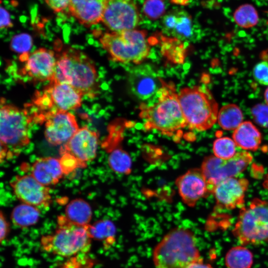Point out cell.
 Returning a JSON list of instances; mask_svg holds the SVG:
<instances>
[{"label": "cell", "instance_id": "1", "mask_svg": "<svg viewBox=\"0 0 268 268\" xmlns=\"http://www.w3.org/2000/svg\"><path fill=\"white\" fill-rule=\"evenodd\" d=\"M157 93L158 100L154 104L140 106L139 116L145 121V129L171 135L187 127L175 85L161 79V86Z\"/></svg>", "mask_w": 268, "mask_h": 268}, {"label": "cell", "instance_id": "2", "mask_svg": "<svg viewBox=\"0 0 268 268\" xmlns=\"http://www.w3.org/2000/svg\"><path fill=\"white\" fill-rule=\"evenodd\" d=\"M50 82L69 84L90 98L94 97L98 90V74L93 63L85 54L72 48L64 51L57 59Z\"/></svg>", "mask_w": 268, "mask_h": 268}, {"label": "cell", "instance_id": "3", "mask_svg": "<svg viewBox=\"0 0 268 268\" xmlns=\"http://www.w3.org/2000/svg\"><path fill=\"white\" fill-rule=\"evenodd\" d=\"M200 258L194 233L184 228H174L169 232L153 252L156 268H187Z\"/></svg>", "mask_w": 268, "mask_h": 268}, {"label": "cell", "instance_id": "4", "mask_svg": "<svg viewBox=\"0 0 268 268\" xmlns=\"http://www.w3.org/2000/svg\"><path fill=\"white\" fill-rule=\"evenodd\" d=\"M178 98L187 127L197 131L207 130L217 121L218 104L204 85L182 89Z\"/></svg>", "mask_w": 268, "mask_h": 268}, {"label": "cell", "instance_id": "5", "mask_svg": "<svg viewBox=\"0 0 268 268\" xmlns=\"http://www.w3.org/2000/svg\"><path fill=\"white\" fill-rule=\"evenodd\" d=\"M146 36L145 30L132 29L121 32L105 33L99 41L113 61L139 64L150 52Z\"/></svg>", "mask_w": 268, "mask_h": 268}, {"label": "cell", "instance_id": "6", "mask_svg": "<svg viewBox=\"0 0 268 268\" xmlns=\"http://www.w3.org/2000/svg\"><path fill=\"white\" fill-rule=\"evenodd\" d=\"M91 240L88 225L81 226L74 224L65 215H61L58 218V227L55 232L43 236L41 243L44 251L68 257L87 251Z\"/></svg>", "mask_w": 268, "mask_h": 268}, {"label": "cell", "instance_id": "7", "mask_svg": "<svg viewBox=\"0 0 268 268\" xmlns=\"http://www.w3.org/2000/svg\"><path fill=\"white\" fill-rule=\"evenodd\" d=\"M232 233L242 245L268 242V201L256 198L241 208Z\"/></svg>", "mask_w": 268, "mask_h": 268}, {"label": "cell", "instance_id": "8", "mask_svg": "<svg viewBox=\"0 0 268 268\" xmlns=\"http://www.w3.org/2000/svg\"><path fill=\"white\" fill-rule=\"evenodd\" d=\"M0 116V160L10 155L9 148L18 149L29 141V125L32 117L27 111L1 99Z\"/></svg>", "mask_w": 268, "mask_h": 268}, {"label": "cell", "instance_id": "9", "mask_svg": "<svg viewBox=\"0 0 268 268\" xmlns=\"http://www.w3.org/2000/svg\"><path fill=\"white\" fill-rule=\"evenodd\" d=\"M83 96L69 84L50 82L43 91L35 96L33 103L38 112L34 117L40 122L49 114L77 109L81 104Z\"/></svg>", "mask_w": 268, "mask_h": 268}, {"label": "cell", "instance_id": "10", "mask_svg": "<svg viewBox=\"0 0 268 268\" xmlns=\"http://www.w3.org/2000/svg\"><path fill=\"white\" fill-rule=\"evenodd\" d=\"M253 160V156L248 151L238 152L231 158L222 159L214 155L205 157L201 169L206 179L208 190L212 194L214 187L228 178L236 177L242 173Z\"/></svg>", "mask_w": 268, "mask_h": 268}, {"label": "cell", "instance_id": "11", "mask_svg": "<svg viewBox=\"0 0 268 268\" xmlns=\"http://www.w3.org/2000/svg\"><path fill=\"white\" fill-rule=\"evenodd\" d=\"M140 20L139 13L133 0H108L102 22L112 32L134 29Z\"/></svg>", "mask_w": 268, "mask_h": 268}, {"label": "cell", "instance_id": "12", "mask_svg": "<svg viewBox=\"0 0 268 268\" xmlns=\"http://www.w3.org/2000/svg\"><path fill=\"white\" fill-rule=\"evenodd\" d=\"M20 59L24 63L21 70L24 75L38 82L52 79L57 60L53 51L40 48L30 54H22Z\"/></svg>", "mask_w": 268, "mask_h": 268}, {"label": "cell", "instance_id": "13", "mask_svg": "<svg viewBox=\"0 0 268 268\" xmlns=\"http://www.w3.org/2000/svg\"><path fill=\"white\" fill-rule=\"evenodd\" d=\"M43 121L45 122V138L54 145L66 143L79 129L75 117L68 111L49 114Z\"/></svg>", "mask_w": 268, "mask_h": 268}, {"label": "cell", "instance_id": "14", "mask_svg": "<svg viewBox=\"0 0 268 268\" xmlns=\"http://www.w3.org/2000/svg\"><path fill=\"white\" fill-rule=\"evenodd\" d=\"M98 140V135L96 132L86 126L83 127L62 146L60 153L71 154L78 160L83 168L86 166L87 162L96 157Z\"/></svg>", "mask_w": 268, "mask_h": 268}, {"label": "cell", "instance_id": "15", "mask_svg": "<svg viewBox=\"0 0 268 268\" xmlns=\"http://www.w3.org/2000/svg\"><path fill=\"white\" fill-rule=\"evenodd\" d=\"M16 197L23 203L36 207H47L51 202L50 189L32 175L17 176L11 183Z\"/></svg>", "mask_w": 268, "mask_h": 268}, {"label": "cell", "instance_id": "16", "mask_svg": "<svg viewBox=\"0 0 268 268\" xmlns=\"http://www.w3.org/2000/svg\"><path fill=\"white\" fill-rule=\"evenodd\" d=\"M249 181L245 178L232 177L219 183L213 191L218 205L231 210L244 206Z\"/></svg>", "mask_w": 268, "mask_h": 268}, {"label": "cell", "instance_id": "17", "mask_svg": "<svg viewBox=\"0 0 268 268\" xmlns=\"http://www.w3.org/2000/svg\"><path fill=\"white\" fill-rule=\"evenodd\" d=\"M175 184L182 201L189 206H195L199 200L209 194L201 168L189 170L176 179Z\"/></svg>", "mask_w": 268, "mask_h": 268}, {"label": "cell", "instance_id": "18", "mask_svg": "<svg viewBox=\"0 0 268 268\" xmlns=\"http://www.w3.org/2000/svg\"><path fill=\"white\" fill-rule=\"evenodd\" d=\"M129 82L132 92L142 100L157 93L161 86V78L147 66L135 68L130 74Z\"/></svg>", "mask_w": 268, "mask_h": 268}, {"label": "cell", "instance_id": "19", "mask_svg": "<svg viewBox=\"0 0 268 268\" xmlns=\"http://www.w3.org/2000/svg\"><path fill=\"white\" fill-rule=\"evenodd\" d=\"M108 0H75L71 1L68 10L81 24L86 27L102 21Z\"/></svg>", "mask_w": 268, "mask_h": 268}, {"label": "cell", "instance_id": "20", "mask_svg": "<svg viewBox=\"0 0 268 268\" xmlns=\"http://www.w3.org/2000/svg\"><path fill=\"white\" fill-rule=\"evenodd\" d=\"M31 175L45 186L55 185L64 174L59 159L46 157L38 159L33 164Z\"/></svg>", "mask_w": 268, "mask_h": 268}, {"label": "cell", "instance_id": "21", "mask_svg": "<svg viewBox=\"0 0 268 268\" xmlns=\"http://www.w3.org/2000/svg\"><path fill=\"white\" fill-rule=\"evenodd\" d=\"M232 138L236 145L241 148L255 151L261 143L262 134L252 123L245 121L234 131Z\"/></svg>", "mask_w": 268, "mask_h": 268}, {"label": "cell", "instance_id": "22", "mask_svg": "<svg viewBox=\"0 0 268 268\" xmlns=\"http://www.w3.org/2000/svg\"><path fill=\"white\" fill-rule=\"evenodd\" d=\"M66 217L74 224L86 226L89 225L92 212L90 205L85 200L76 199L67 205Z\"/></svg>", "mask_w": 268, "mask_h": 268}, {"label": "cell", "instance_id": "23", "mask_svg": "<svg viewBox=\"0 0 268 268\" xmlns=\"http://www.w3.org/2000/svg\"><path fill=\"white\" fill-rule=\"evenodd\" d=\"M40 211L33 205L23 203L16 205L11 215L14 225L20 228H26L35 224L39 220Z\"/></svg>", "mask_w": 268, "mask_h": 268}, {"label": "cell", "instance_id": "24", "mask_svg": "<svg viewBox=\"0 0 268 268\" xmlns=\"http://www.w3.org/2000/svg\"><path fill=\"white\" fill-rule=\"evenodd\" d=\"M243 113L236 104L225 105L218 111V123L225 130L234 131L243 122Z\"/></svg>", "mask_w": 268, "mask_h": 268}, {"label": "cell", "instance_id": "25", "mask_svg": "<svg viewBox=\"0 0 268 268\" xmlns=\"http://www.w3.org/2000/svg\"><path fill=\"white\" fill-rule=\"evenodd\" d=\"M225 261L227 268H251L253 255L244 246H238L228 251Z\"/></svg>", "mask_w": 268, "mask_h": 268}, {"label": "cell", "instance_id": "26", "mask_svg": "<svg viewBox=\"0 0 268 268\" xmlns=\"http://www.w3.org/2000/svg\"><path fill=\"white\" fill-rule=\"evenodd\" d=\"M233 17L237 25L243 28L254 27L259 21L257 9L250 3L243 4L238 7L234 11Z\"/></svg>", "mask_w": 268, "mask_h": 268}, {"label": "cell", "instance_id": "27", "mask_svg": "<svg viewBox=\"0 0 268 268\" xmlns=\"http://www.w3.org/2000/svg\"><path fill=\"white\" fill-rule=\"evenodd\" d=\"M88 231L91 239L111 244L115 234V227L111 221L102 220L88 225Z\"/></svg>", "mask_w": 268, "mask_h": 268}, {"label": "cell", "instance_id": "28", "mask_svg": "<svg viewBox=\"0 0 268 268\" xmlns=\"http://www.w3.org/2000/svg\"><path fill=\"white\" fill-rule=\"evenodd\" d=\"M129 154L124 150L117 148L111 152L108 158V163L115 172L128 174L131 171L132 161Z\"/></svg>", "mask_w": 268, "mask_h": 268}, {"label": "cell", "instance_id": "29", "mask_svg": "<svg viewBox=\"0 0 268 268\" xmlns=\"http://www.w3.org/2000/svg\"><path fill=\"white\" fill-rule=\"evenodd\" d=\"M236 144L233 138L224 136L217 138L213 144L214 155L222 159H229L237 153Z\"/></svg>", "mask_w": 268, "mask_h": 268}, {"label": "cell", "instance_id": "30", "mask_svg": "<svg viewBox=\"0 0 268 268\" xmlns=\"http://www.w3.org/2000/svg\"><path fill=\"white\" fill-rule=\"evenodd\" d=\"M176 21L175 32L184 37H189L192 34V23L191 16L184 11L176 13Z\"/></svg>", "mask_w": 268, "mask_h": 268}, {"label": "cell", "instance_id": "31", "mask_svg": "<svg viewBox=\"0 0 268 268\" xmlns=\"http://www.w3.org/2000/svg\"><path fill=\"white\" fill-rule=\"evenodd\" d=\"M165 10L164 0H145L143 4L144 13L151 19L160 17Z\"/></svg>", "mask_w": 268, "mask_h": 268}, {"label": "cell", "instance_id": "32", "mask_svg": "<svg viewBox=\"0 0 268 268\" xmlns=\"http://www.w3.org/2000/svg\"><path fill=\"white\" fill-rule=\"evenodd\" d=\"M32 45V40L28 35H18L14 37L11 42V49L22 54L28 53Z\"/></svg>", "mask_w": 268, "mask_h": 268}, {"label": "cell", "instance_id": "33", "mask_svg": "<svg viewBox=\"0 0 268 268\" xmlns=\"http://www.w3.org/2000/svg\"><path fill=\"white\" fill-rule=\"evenodd\" d=\"M252 115L255 123L263 128H268V106L259 104L252 109Z\"/></svg>", "mask_w": 268, "mask_h": 268}, {"label": "cell", "instance_id": "34", "mask_svg": "<svg viewBox=\"0 0 268 268\" xmlns=\"http://www.w3.org/2000/svg\"><path fill=\"white\" fill-rule=\"evenodd\" d=\"M61 155L59 160L64 174H68L77 168H83L78 160L71 154L64 153Z\"/></svg>", "mask_w": 268, "mask_h": 268}, {"label": "cell", "instance_id": "35", "mask_svg": "<svg viewBox=\"0 0 268 268\" xmlns=\"http://www.w3.org/2000/svg\"><path fill=\"white\" fill-rule=\"evenodd\" d=\"M253 75L259 83L268 85V61H263L256 64L253 68Z\"/></svg>", "mask_w": 268, "mask_h": 268}, {"label": "cell", "instance_id": "36", "mask_svg": "<svg viewBox=\"0 0 268 268\" xmlns=\"http://www.w3.org/2000/svg\"><path fill=\"white\" fill-rule=\"evenodd\" d=\"M47 5L55 12H61L68 8L71 0H44Z\"/></svg>", "mask_w": 268, "mask_h": 268}, {"label": "cell", "instance_id": "37", "mask_svg": "<svg viewBox=\"0 0 268 268\" xmlns=\"http://www.w3.org/2000/svg\"><path fill=\"white\" fill-rule=\"evenodd\" d=\"M0 241L2 242L6 237L8 232V224L2 212H0Z\"/></svg>", "mask_w": 268, "mask_h": 268}, {"label": "cell", "instance_id": "38", "mask_svg": "<svg viewBox=\"0 0 268 268\" xmlns=\"http://www.w3.org/2000/svg\"><path fill=\"white\" fill-rule=\"evenodd\" d=\"M176 21V13L169 14L164 17L163 23L167 29L173 30L175 26Z\"/></svg>", "mask_w": 268, "mask_h": 268}, {"label": "cell", "instance_id": "39", "mask_svg": "<svg viewBox=\"0 0 268 268\" xmlns=\"http://www.w3.org/2000/svg\"><path fill=\"white\" fill-rule=\"evenodd\" d=\"M12 23L10 21L9 14L7 13L5 9H3L1 8V24L0 27L7 28L11 27Z\"/></svg>", "mask_w": 268, "mask_h": 268}, {"label": "cell", "instance_id": "40", "mask_svg": "<svg viewBox=\"0 0 268 268\" xmlns=\"http://www.w3.org/2000/svg\"><path fill=\"white\" fill-rule=\"evenodd\" d=\"M187 268H213L209 264L204 262L201 258L190 264Z\"/></svg>", "mask_w": 268, "mask_h": 268}, {"label": "cell", "instance_id": "41", "mask_svg": "<svg viewBox=\"0 0 268 268\" xmlns=\"http://www.w3.org/2000/svg\"><path fill=\"white\" fill-rule=\"evenodd\" d=\"M263 186L264 188L268 191V172L265 177L264 182L263 183Z\"/></svg>", "mask_w": 268, "mask_h": 268}, {"label": "cell", "instance_id": "42", "mask_svg": "<svg viewBox=\"0 0 268 268\" xmlns=\"http://www.w3.org/2000/svg\"><path fill=\"white\" fill-rule=\"evenodd\" d=\"M189 0H172L173 2L178 4H184L186 3Z\"/></svg>", "mask_w": 268, "mask_h": 268}, {"label": "cell", "instance_id": "43", "mask_svg": "<svg viewBox=\"0 0 268 268\" xmlns=\"http://www.w3.org/2000/svg\"><path fill=\"white\" fill-rule=\"evenodd\" d=\"M264 96L266 103L268 106V87L265 91Z\"/></svg>", "mask_w": 268, "mask_h": 268}, {"label": "cell", "instance_id": "44", "mask_svg": "<svg viewBox=\"0 0 268 268\" xmlns=\"http://www.w3.org/2000/svg\"><path fill=\"white\" fill-rule=\"evenodd\" d=\"M73 0H71V1H73Z\"/></svg>", "mask_w": 268, "mask_h": 268}, {"label": "cell", "instance_id": "45", "mask_svg": "<svg viewBox=\"0 0 268 268\" xmlns=\"http://www.w3.org/2000/svg\"><path fill=\"white\" fill-rule=\"evenodd\" d=\"M267 24H268V22H267Z\"/></svg>", "mask_w": 268, "mask_h": 268}]
</instances>
